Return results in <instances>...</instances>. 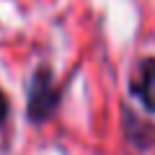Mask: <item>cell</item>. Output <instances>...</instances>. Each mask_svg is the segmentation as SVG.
Segmentation results:
<instances>
[{
    "label": "cell",
    "instance_id": "cell-1",
    "mask_svg": "<svg viewBox=\"0 0 155 155\" xmlns=\"http://www.w3.org/2000/svg\"><path fill=\"white\" fill-rule=\"evenodd\" d=\"M57 104H60V91L54 85V78H52L49 67H39L31 78V85H28V119L31 122H47L52 114H54Z\"/></svg>",
    "mask_w": 155,
    "mask_h": 155
},
{
    "label": "cell",
    "instance_id": "cell-2",
    "mask_svg": "<svg viewBox=\"0 0 155 155\" xmlns=\"http://www.w3.org/2000/svg\"><path fill=\"white\" fill-rule=\"evenodd\" d=\"M132 91L140 98V104L150 114H155V57H147V60L140 62V70H137Z\"/></svg>",
    "mask_w": 155,
    "mask_h": 155
},
{
    "label": "cell",
    "instance_id": "cell-3",
    "mask_svg": "<svg viewBox=\"0 0 155 155\" xmlns=\"http://www.w3.org/2000/svg\"><path fill=\"white\" fill-rule=\"evenodd\" d=\"M5 116H8V101H5V93L0 91V124L5 122Z\"/></svg>",
    "mask_w": 155,
    "mask_h": 155
}]
</instances>
